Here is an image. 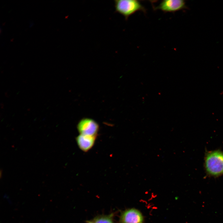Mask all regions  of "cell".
I'll list each match as a JSON object with an SVG mask.
<instances>
[{
  "label": "cell",
  "instance_id": "cell-6",
  "mask_svg": "<svg viewBox=\"0 0 223 223\" xmlns=\"http://www.w3.org/2000/svg\"><path fill=\"white\" fill-rule=\"evenodd\" d=\"M96 137L80 134L76 137V141L79 148L87 152L94 145Z\"/></svg>",
  "mask_w": 223,
  "mask_h": 223
},
{
  "label": "cell",
  "instance_id": "cell-2",
  "mask_svg": "<svg viewBox=\"0 0 223 223\" xmlns=\"http://www.w3.org/2000/svg\"><path fill=\"white\" fill-rule=\"evenodd\" d=\"M114 3L116 12L123 15L126 20L137 11H146L145 7L137 0H115Z\"/></svg>",
  "mask_w": 223,
  "mask_h": 223
},
{
  "label": "cell",
  "instance_id": "cell-5",
  "mask_svg": "<svg viewBox=\"0 0 223 223\" xmlns=\"http://www.w3.org/2000/svg\"><path fill=\"white\" fill-rule=\"evenodd\" d=\"M143 216L138 210L134 208L128 209L121 214L120 223H143Z\"/></svg>",
  "mask_w": 223,
  "mask_h": 223
},
{
  "label": "cell",
  "instance_id": "cell-1",
  "mask_svg": "<svg viewBox=\"0 0 223 223\" xmlns=\"http://www.w3.org/2000/svg\"><path fill=\"white\" fill-rule=\"evenodd\" d=\"M203 166L206 176L217 178L223 175V151L206 150Z\"/></svg>",
  "mask_w": 223,
  "mask_h": 223
},
{
  "label": "cell",
  "instance_id": "cell-3",
  "mask_svg": "<svg viewBox=\"0 0 223 223\" xmlns=\"http://www.w3.org/2000/svg\"><path fill=\"white\" fill-rule=\"evenodd\" d=\"M77 129L80 134L97 136L99 130V125L93 119L85 118L79 122L77 125Z\"/></svg>",
  "mask_w": 223,
  "mask_h": 223
},
{
  "label": "cell",
  "instance_id": "cell-4",
  "mask_svg": "<svg viewBox=\"0 0 223 223\" xmlns=\"http://www.w3.org/2000/svg\"><path fill=\"white\" fill-rule=\"evenodd\" d=\"M185 1L183 0H164L155 7L164 12H173L186 8Z\"/></svg>",
  "mask_w": 223,
  "mask_h": 223
},
{
  "label": "cell",
  "instance_id": "cell-7",
  "mask_svg": "<svg viewBox=\"0 0 223 223\" xmlns=\"http://www.w3.org/2000/svg\"><path fill=\"white\" fill-rule=\"evenodd\" d=\"M94 223H114L112 218L108 216H102L96 218Z\"/></svg>",
  "mask_w": 223,
  "mask_h": 223
},
{
  "label": "cell",
  "instance_id": "cell-8",
  "mask_svg": "<svg viewBox=\"0 0 223 223\" xmlns=\"http://www.w3.org/2000/svg\"><path fill=\"white\" fill-rule=\"evenodd\" d=\"M2 171L1 170V171H0V176L1 177V176H2V175H1L2 173Z\"/></svg>",
  "mask_w": 223,
  "mask_h": 223
},
{
  "label": "cell",
  "instance_id": "cell-9",
  "mask_svg": "<svg viewBox=\"0 0 223 223\" xmlns=\"http://www.w3.org/2000/svg\"><path fill=\"white\" fill-rule=\"evenodd\" d=\"M87 223H93V222H89Z\"/></svg>",
  "mask_w": 223,
  "mask_h": 223
}]
</instances>
